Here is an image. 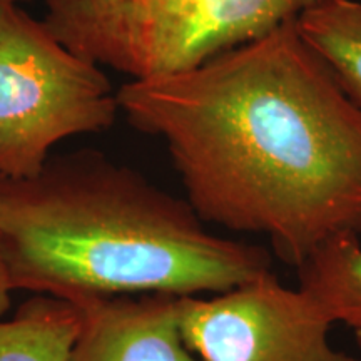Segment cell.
<instances>
[{
	"instance_id": "1",
	"label": "cell",
	"mask_w": 361,
	"mask_h": 361,
	"mask_svg": "<svg viewBox=\"0 0 361 361\" xmlns=\"http://www.w3.org/2000/svg\"><path fill=\"white\" fill-rule=\"evenodd\" d=\"M117 102L164 141L204 223L266 236L295 268L361 234V107L296 22L194 69L128 80Z\"/></svg>"
},
{
	"instance_id": "2",
	"label": "cell",
	"mask_w": 361,
	"mask_h": 361,
	"mask_svg": "<svg viewBox=\"0 0 361 361\" xmlns=\"http://www.w3.org/2000/svg\"><path fill=\"white\" fill-rule=\"evenodd\" d=\"M186 200L101 151L0 178V246L13 291L71 303L214 295L271 273L263 246L211 233Z\"/></svg>"
},
{
	"instance_id": "3",
	"label": "cell",
	"mask_w": 361,
	"mask_h": 361,
	"mask_svg": "<svg viewBox=\"0 0 361 361\" xmlns=\"http://www.w3.org/2000/svg\"><path fill=\"white\" fill-rule=\"evenodd\" d=\"M319 0H44L71 51L144 80L178 74L263 37Z\"/></svg>"
},
{
	"instance_id": "4",
	"label": "cell",
	"mask_w": 361,
	"mask_h": 361,
	"mask_svg": "<svg viewBox=\"0 0 361 361\" xmlns=\"http://www.w3.org/2000/svg\"><path fill=\"white\" fill-rule=\"evenodd\" d=\"M119 112L101 66L71 51L44 19L0 6V178H32L56 144L109 129Z\"/></svg>"
},
{
	"instance_id": "5",
	"label": "cell",
	"mask_w": 361,
	"mask_h": 361,
	"mask_svg": "<svg viewBox=\"0 0 361 361\" xmlns=\"http://www.w3.org/2000/svg\"><path fill=\"white\" fill-rule=\"evenodd\" d=\"M180 336L202 361H358L329 345L333 322L273 271L236 288L180 296Z\"/></svg>"
},
{
	"instance_id": "6",
	"label": "cell",
	"mask_w": 361,
	"mask_h": 361,
	"mask_svg": "<svg viewBox=\"0 0 361 361\" xmlns=\"http://www.w3.org/2000/svg\"><path fill=\"white\" fill-rule=\"evenodd\" d=\"M179 300L144 293L79 303L82 319L69 361H202L180 336Z\"/></svg>"
},
{
	"instance_id": "7",
	"label": "cell",
	"mask_w": 361,
	"mask_h": 361,
	"mask_svg": "<svg viewBox=\"0 0 361 361\" xmlns=\"http://www.w3.org/2000/svg\"><path fill=\"white\" fill-rule=\"evenodd\" d=\"M300 290L322 306L333 323L346 324L361 348V245L358 234H340L296 268Z\"/></svg>"
},
{
	"instance_id": "8",
	"label": "cell",
	"mask_w": 361,
	"mask_h": 361,
	"mask_svg": "<svg viewBox=\"0 0 361 361\" xmlns=\"http://www.w3.org/2000/svg\"><path fill=\"white\" fill-rule=\"evenodd\" d=\"M80 319L75 303L32 296L12 319L0 322V361H69Z\"/></svg>"
},
{
	"instance_id": "9",
	"label": "cell",
	"mask_w": 361,
	"mask_h": 361,
	"mask_svg": "<svg viewBox=\"0 0 361 361\" xmlns=\"http://www.w3.org/2000/svg\"><path fill=\"white\" fill-rule=\"evenodd\" d=\"M296 27L361 107V4L319 0L298 17Z\"/></svg>"
},
{
	"instance_id": "10",
	"label": "cell",
	"mask_w": 361,
	"mask_h": 361,
	"mask_svg": "<svg viewBox=\"0 0 361 361\" xmlns=\"http://www.w3.org/2000/svg\"><path fill=\"white\" fill-rule=\"evenodd\" d=\"M12 293L13 290H12L11 279H8L6 259H4L2 246H0V316L6 314L7 310L11 308Z\"/></svg>"
},
{
	"instance_id": "11",
	"label": "cell",
	"mask_w": 361,
	"mask_h": 361,
	"mask_svg": "<svg viewBox=\"0 0 361 361\" xmlns=\"http://www.w3.org/2000/svg\"><path fill=\"white\" fill-rule=\"evenodd\" d=\"M24 2H30V0H0V6H7V4H16V6H20Z\"/></svg>"
}]
</instances>
